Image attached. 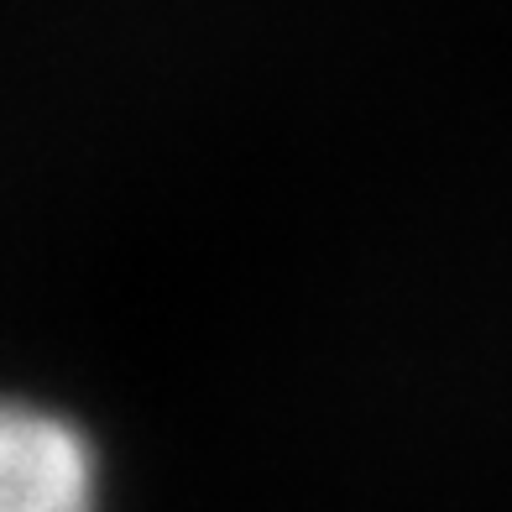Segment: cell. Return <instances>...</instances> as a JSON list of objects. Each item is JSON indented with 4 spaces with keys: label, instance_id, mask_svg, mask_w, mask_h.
<instances>
[{
    "label": "cell",
    "instance_id": "obj_1",
    "mask_svg": "<svg viewBox=\"0 0 512 512\" xmlns=\"http://www.w3.org/2000/svg\"><path fill=\"white\" fill-rule=\"evenodd\" d=\"M0 512H95V455L68 418L0 403Z\"/></svg>",
    "mask_w": 512,
    "mask_h": 512
}]
</instances>
